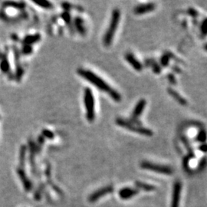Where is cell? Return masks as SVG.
Segmentation results:
<instances>
[{"mask_svg": "<svg viewBox=\"0 0 207 207\" xmlns=\"http://www.w3.org/2000/svg\"><path fill=\"white\" fill-rule=\"evenodd\" d=\"M168 79H169L170 81L172 84H176V78L174 75H172V74L168 75Z\"/></svg>", "mask_w": 207, "mask_h": 207, "instance_id": "24", "label": "cell"}, {"mask_svg": "<svg viewBox=\"0 0 207 207\" xmlns=\"http://www.w3.org/2000/svg\"><path fill=\"white\" fill-rule=\"evenodd\" d=\"M125 59L127 60V62L135 69L137 72H140V71L143 69V65H142L141 63L138 61L133 54L131 53H127L125 55Z\"/></svg>", "mask_w": 207, "mask_h": 207, "instance_id": "10", "label": "cell"}, {"mask_svg": "<svg viewBox=\"0 0 207 207\" xmlns=\"http://www.w3.org/2000/svg\"><path fill=\"white\" fill-rule=\"evenodd\" d=\"M181 190H182V184H181V183L179 181H177L176 183H174L171 207H179Z\"/></svg>", "mask_w": 207, "mask_h": 207, "instance_id": "6", "label": "cell"}, {"mask_svg": "<svg viewBox=\"0 0 207 207\" xmlns=\"http://www.w3.org/2000/svg\"><path fill=\"white\" fill-rule=\"evenodd\" d=\"M121 19V12L119 9H115L113 10L112 15H111V22H110V25L108 29H107L106 32L103 36V45L105 46H110L113 41L115 32L117 31V26Z\"/></svg>", "mask_w": 207, "mask_h": 207, "instance_id": "2", "label": "cell"}, {"mask_svg": "<svg viewBox=\"0 0 207 207\" xmlns=\"http://www.w3.org/2000/svg\"><path fill=\"white\" fill-rule=\"evenodd\" d=\"M140 166L143 169L154 171L156 173L165 174V175H171V174H173L172 168L167 166H164V165L156 164V163H150L148 162V161H143L140 164Z\"/></svg>", "mask_w": 207, "mask_h": 207, "instance_id": "5", "label": "cell"}, {"mask_svg": "<svg viewBox=\"0 0 207 207\" xmlns=\"http://www.w3.org/2000/svg\"><path fill=\"white\" fill-rule=\"evenodd\" d=\"M0 67H1V70L2 71V72H8V71L9 70V64L7 60L3 59L2 61L1 62V64H0Z\"/></svg>", "mask_w": 207, "mask_h": 207, "instance_id": "17", "label": "cell"}, {"mask_svg": "<svg viewBox=\"0 0 207 207\" xmlns=\"http://www.w3.org/2000/svg\"><path fill=\"white\" fill-rule=\"evenodd\" d=\"M62 18H63V19L65 21V22H70V20H71L70 15H69L68 13H67V12H64V13L62 14Z\"/></svg>", "mask_w": 207, "mask_h": 207, "instance_id": "23", "label": "cell"}, {"mask_svg": "<svg viewBox=\"0 0 207 207\" xmlns=\"http://www.w3.org/2000/svg\"><path fill=\"white\" fill-rule=\"evenodd\" d=\"M77 72H78L79 75H81L84 78L86 79L87 81H88L92 85L96 86L98 89L108 94L114 101H117V102H119V101H121V96L118 92L116 90H114V88H111L102 78H101L99 76H98L96 74L92 72L91 71L85 70V69H78Z\"/></svg>", "mask_w": 207, "mask_h": 207, "instance_id": "1", "label": "cell"}, {"mask_svg": "<svg viewBox=\"0 0 207 207\" xmlns=\"http://www.w3.org/2000/svg\"><path fill=\"white\" fill-rule=\"evenodd\" d=\"M206 140V134L204 131H202L199 134L198 137H197V140L200 142H204Z\"/></svg>", "mask_w": 207, "mask_h": 207, "instance_id": "19", "label": "cell"}, {"mask_svg": "<svg viewBox=\"0 0 207 207\" xmlns=\"http://www.w3.org/2000/svg\"><path fill=\"white\" fill-rule=\"evenodd\" d=\"M85 109H86V117L88 121H93L95 118V98H94L92 90L90 88H86L85 90L84 95Z\"/></svg>", "mask_w": 207, "mask_h": 207, "instance_id": "4", "label": "cell"}, {"mask_svg": "<svg viewBox=\"0 0 207 207\" xmlns=\"http://www.w3.org/2000/svg\"><path fill=\"white\" fill-rule=\"evenodd\" d=\"M137 187H139L141 189H144V190H147V191H151V190H153V189H154V187H152V186L147 185V184L141 183H137Z\"/></svg>", "mask_w": 207, "mask_h": 207, "instance_id": "18", "label": "cell"}, {"mask_svg": "<svg viewBox=\"0 0 207 207\" xmlns=\"http://www.w3.org/2000/svg\"><path fill=\"white\" fill-rule=\"evenodd\" d=\"M201 30H202V32H203V35H206L207 34V19H206V20L203 22V24H202Z\"/></svg>", "mask_w": 207, "mask_h": 207, "instance_id": "21", "label": "cell"}, {"mask_svg": "<svg viewBox=\"0 0 207 207\" xmlns=\"http://www.w3.org/2000/svg\"><path fill=\"white\" fill-rule=\"evenodd\" d=\"M156 8L154 3L149 2L147 4H142L140 6H137V7L134 9V13L136 15H143V14H146L148 12H152Z\"/></svg>", "mask_w": 207, "mask_h": 207, "instance_id": "7", "label": "cell"}, {"mask_svg": "<svg viewBox=\"0 0 207 207\" xmlns=\"http://www.w3.org/2000/svg\"><path fill=\"white\" fill-rule=\"evenodd\" d=\"M75 26H76V28H77V31H78L79 33H81V35H85V29L83 25V21H82L80 18H76Z\"/></svg>", "mask_w": 207, "mask_h": 207, "instance_id": "14", "label": "cell"}, {"mask_svg": "<svg viewBox=\"0 0 207 207\" xmlns=\"http://www.w3.org/2000/svg\"><path fill=\"white\" fill-rule=\"evenodd\" d=\"M23 51L25 53H30L31 51H32V48H31L29 45H26V46L24 48Z\"/></svg>", "mask_w": 207, "mask_h": 207, "instance_id": "25", "label": "cell"}, {"mask_svg": "<svg viewBox=\"0 0 207 207\" xmlns=\"http://www.w3.org/2000/svg\"><path fill=\"white\" fill-rule=\"evenodd\" d=\"M169 59H170L169 55H163V57L161 58V63H162L163 66L167 65L168 62H169Z\"/></svg>", "mask_w": 207, "mask_h": 207, "instance_id": "20", "label": "cell"}, {"mask_svg": "<svg viewBox=\"0 0 207 207\" xmlns=\"http://www.w3.org/2000/svg\"><path fill=\"white\" fill-rule=\"evenodd\" d=\"M18 174H19V177H20L21 179H22V181L23 182L24 186H25V188L26 189V190H28L27 191H29V190H30L31 187H32L30 181L27 179L26 177H25V173H24V171L22 170H19V172H18Z\"/></svg>", "mask_w": 207, "mask_h": 207, "instance_id": "13", "label": "cell"}, {"mask_svg": "<svg viewBox=\"0 0 207 207\" xmlns=\"http://www.w3.org/2000/svg\"><path fill=\"white\" fill-rule=\"evenodd\" d=\"M43 134H44L45 137H48V138H53V137H54V135H53V134L51 133V131H49V130H43Z\"/></svg>", "mask_w": 207, "mask_h": 207, "instance_id": "22", "label": "cell"}, {"mask_svg": "<svg viewBox=\"0 0 207 207\" xmlns=\"http://www.w3.org/2000/svg\"><path fill=\"white\" fill-rule=\"evenodd\" d=\"M147 101L145 99H140V101L137 102L136 104L135 108H134L133 113L131 114V117L133 121H136L139 117L140 116V114L143 113V110H144L145 107H146Z\"/></svg>", "mask_w": 207, "mask_h": 207, "instance_id": "8", "label": "cell"}, {"mask_svg": "<svg viewBox=\"0 0 207 207\" xmlns=\"http://www.w3.org/2000/svg\"><path fill=\"white\" fill-rule=\"evenodd\" d=\"M204 49L206 50V51H207V44H206L204 45Z\"/></svg>", "mask_w": 207, "mask_h": 207, "instance_id": "26", "label": "cell"}, {"mask_svg": "<svg viewBox=\"0 0 207 207\" xmlns=\"http://www.w3.org/2000/svg\"><path fill=\"white\" fill-rule=\"evenodd\" d=\"M116 123L117 124H118L121 127H124V128L127 129L129 130H131V131L135 132V133H138L144 136H148V137H151L153 135V131L150 129L146 128V127H143L140 125H134V123L131 121H126V120L123 118H117L116 120Z\"/></svg>", "mask_w": 207, "mask_h": 207, "instance_id": "3", "label": "cell"}, {"mask_svg": "<svg viewBox=\"0 0 207 207\" xmlns=\"http://www.w3.org/2000/svg\"><path fill=\"white\" fill-rule=\"evenodd\" d=\"M40 38H41V36L39 35H30V36H27L24 39V42L26 43L27 45H28L29 44H32V43H35L36 42L39 41Z\"/></svg>", "mask_w": 207, "mask_h": 207, "instance_id": "15", "label": "cell"}, {"mask_svg": "<svg viewBox=\"0 0 207 207\" xmlns=\"http://www.w3.org/2000/svg\"><path fill=\"white\" fill-rule=\"evenodd\" d=\"M34 3L36 5H38V6H39L40 7L44 8V9H49V8L51 7V3H50L49 2H47V1H40V2L35 1L34 2Z\"/></svg>", "mask_w": 207, "mask_h": 207, "instance_id": "16", "label": "cell"}, {"mask_svg": "<svg viewBox=\"0 0 207 207\" xmlns=\"http://www.w3.org/2000/svg\"><path fill=\"white\" fill-rule=\"evenodd\" d=\"M113 191V187L111 186H109V187H103V188L101 189L98 191L95 192L93 194L90 196V198H89V200L90 202H95L96 200H98V199L102 197L103 196L106 195V194L110 193Z\"/></svg>", "mask_w": 207, "mask_h": 207, "instance_id": "9", "label": "cell"}, {"mask_svg": "<svg viewBox=\"0 0 207 207\" xmlns=\"http://www.w3.org/2000/svg\"><path fill=\"white\" fill-rule=\"evenodd\" d=\"M137 192H138V190L129 188V187H126V188H123L122 190H120L119 196L123 200H128V199L131 198L134 196H135Z\"/></svg>", "mask_w": 207, "mask_h": 207, "instance_id": "11", "label": "cell"}, {"mask_svg": "<svg viewBox=\"0 0 207 207\" xmlns=\"http://www.w3.org/2000/svg\"><path fill=\"white\" fill-rule=\"evenodd\" d=\"M167 90H168V93H169L170 95L171 96H172L178 103H180L181 105H183V106L187 105V101H186V100L184 99V98H183V97L181 96L179 93H178L177 90H174V89H172V88H168Z\"/></svg>", "mask_w": 207, "mask_h": 207, "instance_id": "12", "label": "cell"}]
</instances>
